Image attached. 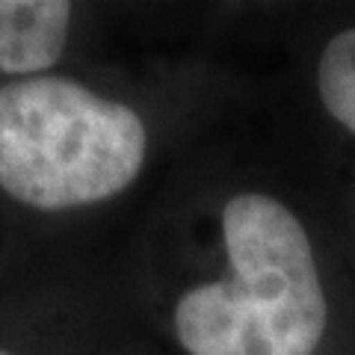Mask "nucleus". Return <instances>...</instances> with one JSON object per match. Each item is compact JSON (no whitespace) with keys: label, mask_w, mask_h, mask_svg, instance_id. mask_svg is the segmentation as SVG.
<instances>
[{"label":"nucleus","mask_w":355,"mask_h":355,"mask_svg":"<svg viewBox=\"0 0 355 355\" xmlns=\"http://www.w3.org/2000/svg\"><path fill=\"white\" fill-rule=\"evenodd\" d=\"M231 279L198 284L175 305L190 355H314L326 293L302 222L279 198L240 193L222 210Z\"/></svg>","instance_id":"obj_1"},{"label":"nucleus","mask_w":355,"mask_h":355,"mask_svg":"<svg viewBox=\"0 0 355 355\" xmlns=\"http://www.w3.org/2000/svg\"><path fill=\"white\" fill-rule=\"evenodd\" d=\"M320 101L343 128L355 133V27L326 44L317 69Z\"/></svg>","instance_id":"obj_4"},{"label":"nucleus","mask_w":355,"mask_h":355,"mask_svg":"<svg viewBox=\"0 0 355 355\" xmlns=\"http://www.w3.org/2000/svg\"><path fill=\"white\" fill-rule=\"evenodd\" d=\"M71 3L65 0H0V71L39 74L62 57Z\"/></svg>","instance_id":"obj_3"},{"label":"nucleus","mask_w":355,"mask_h":355,"mask_svg":"<svg viewBox=\"0 0 355 355\" xmlns=\"http://www.w3.org/2000/svg\"><path fill=\"white\" fill-rule=\"evenodd\" d=\"M148 148L128 104L71 77L0 86V187L36 210L98 205L128 190Z\"/></svg>","instance_id":"obj_2"},{"label":"nucleus","mask_w":355,"mask_h":355,"mask_svg":"<svg viewBox=\"0 0 355 355\" xmlns=\"http://www.w3.org/2000/svg\"><path fill=\"white\" fill-rule=\"evenodd\" d=\"M0 355H9V352H3V349H0Z\"/></svg>","instance_id":"obj_5"}]
</instances>
